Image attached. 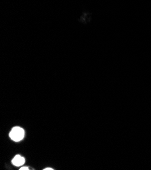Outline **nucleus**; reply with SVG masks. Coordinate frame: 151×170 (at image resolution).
<instances>
[{
    "label": "nucleus",
    "instance_id": "nucleus-1",
    "mask_svg": "<svg viewBox=\"0 0 151 170\" xmlns=\"http://www.w3.org/2000/svg\"><path fill=\"white\" fill-rule=\"evenodd\" d=\"M9 136L14 142H19L25 137V130L20 127H14L10 132Z\"/></svg>",
    "mask_w": 151,
    "mask_h": 170
},
{
    "label": "nucleus",
    "instance_id": "nucleus-2",
    "mask_svg": "<svg viewBox=\"0 0 151 170\" xmlns=\"http://www.w3.org/2000/svg\"><path fill=\"white\" fill-rule=\"evenodd\" d=\"M12 163L14 165L18 167L20 165H22L23 164L25 163V159L24 157L20 156V155H17L13 158L12 161Z\"/></svg>",
    "mask_w": 151,
    "mask_h": 170
},
{
    "label": "nucleus",
    "instance_id": "nucleus-3",
    "mask_svg": "<svg viewBox=\"0 0 151 170\" xmlns=\"http://www.w3.org/2000/svg\"><path fill=\"white\" fill-rule=\"evenodd\" d=\"M29 168H27V167H22V168H20V170H29Z\"/></svg>",
    "mask_w": 151,
    "mask_h": 170
},
{
    "label": "nucleus",
    "instance_id": "nucleus-4",
    "mask_svg": "<svg viewBox=\"0 0 151 170\" xmlns=\"http://www.w3.org/2000/svg\"><path fill=\"white\" fill-rule=\"evenodd\" d=\"M43 169H44V170H54L53 168H45Z\"/></svg>",
    "mask_w": 151,
    "mask_h": 170
}]
</instances>
